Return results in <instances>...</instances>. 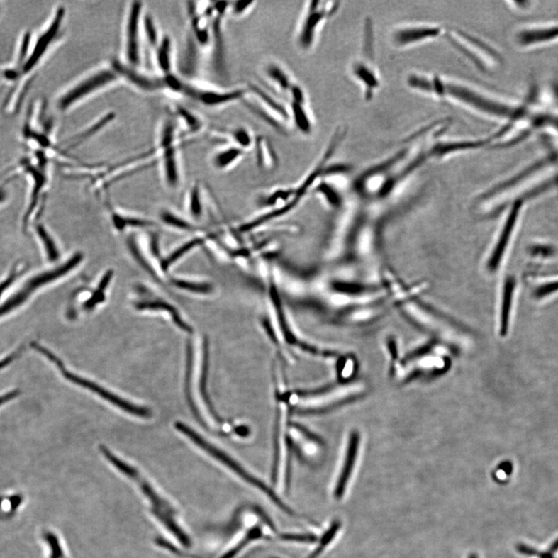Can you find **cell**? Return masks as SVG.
Instances as JSON below:
<instances>
[{
	"label": "cell",
	"mask_w": 558,
	"mask_h": 558,
	"mask_svg": "<svg viewBox=\"0 0 558 558\" xmlns=\"http://www.w3.org/2000/svg\"><path fill=\"white\" fill-rule=\"evenodd\" d=\"M279 538L281 540L298 543H314L316 541V537L312 535L281 534Z\"/></svg>",
	"instance_id": "cell-35"
},
{
	"label": "cell",
	"mask_w": 558,
	"mask_h": 558,
	"mask_svg": "<svg viewBox=\"0 0 558 558\" xmlns=\"http://www.w3.org/2000/svg\"><path fill=\"white\" fill-rule=\"evenodd\" d=\"M359 435L357 432H352L348 438L343 467L341 469L335 490V497L337 499L342 498L345 493L347 483L351 479L355 468L358 449H359Z\"/></svg>",
	"instance_id": "cell-16"
},
{
	"label": "cell",
	"mask_w": 558,
	"mask_h": 558,
	"mask_svg": "<svg viewBox=\"0 0 558 558\" xmlns=\"http://www.w3.org/2000/svg\"><path fill=\"white\" fill-rule=\"evenodd\" d=\"M6 197V194L3 190H0V202H2Z\"/></svg>",
	"instance_id": "cell-41"
},
{
	"label": "cell",
	"mask_w": 558,
	"mask_h": 558,
	"mask_svg": "<svg viewBox=\"0 0 558 558\" xmlns=\"http://www.w3.org/2000/svg\"><path fill=\"white\" fill-rule=\"evenodd\" d=\"M38 234L45 245L49 260L52 261L57 260L58 257V252L54 240L48 235L47 231L43 227L38 228Z\"/></svg>",
	"instance_id": "cell-33"
},
{
	"label": "cell",
	"mask_w": 558,
	"mask_h": 558,
	"mask_svg": "<svg viewBox=\"0 0 558 558\" xmlns=\"http://www.w3.org/2000/svg\"><path fill=\"white\" fill-rule=\"evenodd\" d=\"M228 136L232 145L244 150L245 152L255 146V138L252 132L245 127L231 130Z\"/></svg>",
	"instance_id": "cell-26"
},
{
	"label": "cell",
	"mask_w": 558,
	"mask_h": 558,
	"mask_svg": "<svg viewBox=\"0 0 558 558\" xmlns=\"http://www.w3.org/2000/svg\"><path fill=\"white\" fill-rule=\"evenodd\" d=\"M186 93L206 106L219 107L244 101L248 96V88L237 87L228 90L196 89L184 87ZM182 89V90H183Z\"/></svg>",
	"instance_id": "cell-14"
},
{
	"label": "cell",
	"mask_w": 558,
	"mask_h": 558,
	"mask_svg": "<svg viewBox=\"0 0 558 558\" xmlns=\"http://www.w3.org/2000/svg\"><path fill=\"white\" fill-rule=\"evenodd\" d=\"M319 193L323 196L325 201L333 207H337L341 204L340 196L335 189L328 185L326 182H322L318 187Z\"/></svg>",
	"instance_id": "cell-32"
},
{
	"label": "cell",
	"mask_w": 558,
	"mask_h": 558,
	"mask_svg": "<svg viewBox=\"0 0 558 558\" xmlns=\"http://www.w3.org/2000/svg\"><path fill=\"white\" fill-rule=\"evenodd\" d=\"M523 207V199H516L507 212L501 228L487 255L486 269L489 274H495L501 269L518 228Z\"/></svg>",
	"instance_id": "cell-9"
},
{
	"label": "cell",
	"mask_w": 558,
	"mask_h": 558,
	"mask_svg": "<svg viewBox=\"0 0 558 558\" xmlns=\"http://www.w3.org/2000/svg\"><path fill=\"white\" fill-rule=\"evenodd\" d=\"M136 308H138L140 311L143 310H150V311H167L172 316V320L177 325V326L181 328L182 330H184L187 333L193 332V329L189 325L183 321L181 318V316L178 313V311L174 309V308L169 305L167 303H164L162 301H150V302H141L136 305Z\"/></svg>",
	"instance_id": "cell-23"
},
{
	"label": "cell",
	"mask_w": 558,
	"mask_h": 558,
	"mask_svg": "<svg viewBox=\"0 0 558 558\" xmlns=\"http://www.w3.org/2000/svg\"><path fill=\"white\" fill-rule=\"evenodd\" d=\"M194 345H191V343L189 341L187 347L186 396H187L189 404L190 405L191 409H193L195 415L197 416L199 420L203 423V420L201 413H199V411L194 399L193 391H191V386H193L191 385V377H193V370H194Z\"/></svg>",
	"instance_id": "cell-25"
},
{
	"label": "cell",
	"mask_w": 558,
	"mask_h": 558,
	"mask_svg": "<svg viewBox=\"0 0 558 558\" xmlns=\"http://www.w3.org/2000/svg\"><path fill=\"white\" fill-rule=\"evenodd\" d=\"M101 451L108 462H110L114 467L125 474L131 480L138 483L141 493H144L146 498L151 505L152 511L157 520L162 522L166 528L172 532L182 545L189 547L190 539L184 531L179 527L176 516V510L169 503L166 499L162 498L160 493L150 484L140 472L132 467L131 465L122 461L121 458L115 456L109 449L105 446H101Z\"/></svg>",
	"instance_id": "cell-2"
},
{
	"label": "cell",
	"mask_w": 558,
	"mask_h": 558,
	"mask_svg": "<svg viewBox=\"0 0 558 558\" xmlns=\"http://www.w3.org/2000/svg\"><path fill=\"white\" fill-rule=\"evenodd\" d=\"M256 149L257 163L262 167L268 164L267 161H273L276 158L274 148L272 147L270 141L268 138L264 136H258L255 138V146Z\"/></svg>",
	"instance_id": "cell-27"
},
{
	"label": "cell",
	"mask_w": 558,
	"mask_h": 558,
	"mask_svg": "<svg viewBox=\"0 0 558 558\" xmlns=\"http://www.w3.org/2000/svg\"><path fill=\"white\" fill-rule=\"evenodd\" d=\"M111 116H106L105 118L102 119L101 121H99L97 123L94 124V126L91 127L87 131L83 132L82 135L77 138L79 143L81 140H84L87 138V136H91L95 134V133L98 132L99 130L103 128L105 125L111 121Z\"/></svg>",
	"instance_id": "cell-38"
},
{
	"label": "cell",
	"mask_w": 558,
	"mask_h": 558,
	"mask_svg": "<svg viewBox=\"0 0 558 558\" xmlns=\"http://www.w3.org/2000/svg\"><path fill=\"white\" fill-rule=\"evenodd\" d=\"M82 254H77L76 255H74L68 262H66L65 264L60 266V268H57V269L52 270L51 272L40 274L35 278L32 279L25 289H26L30 293L31 290L38 289L47 284V283L52 282L57 279L65 276V274H67L74 268H76L80 262H82Z\"/></svg>",
	"instance_id": "cell-20"
},
{
	"label": "cell",
	"mask_w": 558,
	"mask_h": 558,
	"mask_svg": "<svg viewBox=\"0 0 558 558\" xmlns=\"http://www.w3.org/2000/svg\"><path fill=\"white\" fill-rule=\"evenodd\" d=\"M245 154L244 150L230 145L216 152L213 158V162L216 169H228L240 161Z\"/></svg>",
	"instance_id": "cell-22"
},
{
	"label": "cell",
	"mask_w": 558,
	"mask_h": 558,
	"mask_svg": "<svg viewBox=\"0 0 558 558\" xmlns=\"http://www.w3.org/2000/svg\"><path fill=\"white\" fill-rule=\"evenodd\" d=\"M264 73L274 90L288 98L289 91L295 82L289 76L286 69L278 63L272 62L266 65Z\"/></svg>",
	"instance_id": "cell-19"
},
{
	"label": "cell",
	"mask_w": 558,
	"mask_h": 558,
	"mask_svg": "<svg viewBox=\"0 0 558 558\" xmlns=\"http://www.w3.org/2000/svg\"><path fill=\"white\" fill-rule=\"evenodd\" d=\"M33 347L38 350L41 354L46 356L48 359L52 362L60 370L62 376L67 380L74 383L77 386L93 391V393L101 396L105 401L111 403V404L120 408L121 410L127 412L130 414L138 416V418L148 419L152 418V412L148 408L133 404L126 399H123L118 396L111 393L109 390L96 384V382L86 379L84 378L77 376L65 369L63 362L55 356L52 352H49L45 347L40 346L36 343L33 344Z\"/></svg>",
	"instance_id": "cell-7"
},
{
	"label": "cell",
	"mask_w": 558,
	"mask_h": 558,
	"mask_svg": "<svg viewBox=\"0 0 558 558\" xmlns=\"http://www.w3.org/2000/svg\"><path fill=\"white\" fill-rule=\"evenodd\" d=\"M262 537V531L261 528L260 527H255L247 532L243 540H241L235 547L230 549L228 553L223 555L221 558H234L240 553L241 549H243L247 545L252 542V541Z\"/></svg>",
	"instance_id": "cell-29"
},
{
	"label": "cell",
	"mask_w": 558,
	"mask_h": 558,
	"mask_svg": "<svg viewBox=\"0 0 558 558\" xmlns=\"http://www.w3.org/2000/svg\"><path fill=\"white\" fill-rule=\"evenodd\" d=\"M163 147L164 148V166L166 178L171 185H174L177 184L179 177L176 150L172 145Z\"/></svg>",
	"instance_id": "cell-28"
},
{
	"label": "cell",
	"mask_w": 558,
	"mask_h": 558,
	"mask_svg": "<svg viewBox=\"0 0 558 558\" xmlns=\"http://www.w3.org/2000/svg\"><path fill=\"white\" fill-rule=\"evenodd\" d=\"M339 4L331 1L308 3L297 35V44L303 51H308L314 45L323 25L335 15L340 7Z\"/></svg>",
	"instance_id": "cell-12"
},
{
	"label": "cell",
	"mask_w": 558,
	"mask_h": 558,
	"mask_svg": "<svg viewBox=\"0 0 558 558\" xmlns=\"http://www.w3.org/2000/svg\"><path fill=\"white\" fill-rule=\"evenodd\" d=\"M365 26L364 51L361 58H357L351 65V73L355 81L362 87L366 102L371 101L376 95L381 85L379 69L374 62L373 30Z\"/></svg>",
	"instance_id": "cell-10"
},
{
	"label": "cell",
	"mask_w": 558,
	"mask_h": 558,
	"mask_svg": "<svg viewBox=\"0 0 558 558\" xmlns=\"http://www.w3.org/2000/svg\"><path fill=\"white\" fill-rule=\"evenodd\" d=\"M116 79H118V76L112 70L98 71L66 91L58 99L57 107L62 111H68L74 105L82 101L83 99L111 84Z\"/></svg>",
	"instance_id": "cell-13"
},
{
	"label": "cell",
	"mask_w": 558,
	"mask_h": 558,
	"mask_svg": "<svg viewBox=\"0 0 558 558\" xmlns=\"http://www.w3.org/2000/svg\"><path fill=\"white\" fill-rule=\"evenodd\" d=\"M191 211L195 216H199L201 213V202H199V191L195 188L191 194Z\"/></svg>",
	"instance_id": "cell-40"
},
{
	"label": "cell",
	"mask_w": 558,
	"mask_h": 558,
	"mask_svg": "<svg viewBox=\"0 0 558 558\" xmlns=\"http://www.w3.org/2000/svg\"><path fill=\"white\" fill-rule=\"evenodd\" d=\"M469 558H478L476 555L472 554Z\"/></svg>",
	"instance_id": "cell-42"
},
{
	"label": "cell",
	"mask_w": 558,
	"mask_h": 558,
	"mask_svg": "<svg viewBox=\"0 0 558 558\" xmlns=\"http://www.w3.org/2000/svg\"><path fill=\"white\" fill-rule=\"evenodd\" d=\"M203 242V240L201 238H196L193 240L189 241L187 244L183 245L181 247L177 250L176 252H173L168 258L166 260L163 264V268L167 269L169 268V266L172 264L174 262H176L179 258L182 257L186 253L189 252L190 250L194 248L195 247L201 245Z\"/></svg>",
	"instance_id": "cell-30"
},
{
	"label": "cell",
	"mask_w": 558,
	"mask_h": 558,
	"mask_svg": "<svg viewBox=\"0 0 558 558\" xmlns=\"http://www.w3.org/2000/svg\"><path fill=\"white\" fill-rule=\"evenodd\" d=\"M141 10H143V5L140 2L133 4L130 7L127 21L125 53L128 62L134 67L138 66L141 62Z\"/></svg>",
	"instance_id": "cell-15"
},
{
	"label": "cell",
	"mask_w": 558,
	"mask_h": 558,
	"mask_svg": "<svg viewBox=\"0 0 558 558\" xmlns=\"http://www.w3.org/2000/svg\"><path fill=\"white\" fill-rule=\"evenodd\" d=\"M413 296L397 301L401 309L412 320L450 344L461 347L470 345L471 340L464 332L423 302L413 298Z\"/></svg>",
	"instance_id": "cell-3"
},
{
	"label": "cell",
	"mask_w": 558,
	"mask_h": 558,
	"mask_svg": "<svg viewBox=\"0 0 558 558\" xmlns=\"http://www.w3.org/2000/svg\"><path fill=\"white\" fill-rule=\"evenodd\" d=\"M365 386L362 382H351L328 389L306 394H289V403L291 409L302 413L327 412L355 396L364 393Z\"/></svg>",
	"instance_id": "cell-5"
},
{
	"label": "cell",
	"mask_w": 558,
	"mask_h": 558,
	"mask_svg": "<svg viewBox=\"0 0 558 558\" xmlns=\"http://www.w3.org/2000/svg\"><path fill=\"white\" fill-rule=\"evenodd\" d=\"M46 540L52 548L51 558H66L57 537L52 535V532H48L46 535Z\"/></svg>",
	"instance_id": "cell-36"
},
{
	"label": "cell",
	"mask_w": 558,
	"mask_h": 558,
	"mask_svg": "<svg viewBox=\"0 0 558 558\" xmlns=\"http://www.w3.org/2000/svg\"><path fill=\"white\" fill-rule=\"evenodd\" d=\"M516 288H518V282L515 278L506 277L502 284L501 316H499V330L503 337L509 331Z\"/></svg>",
	"instance_id": "cell-17"
},
{
	"label": "cell",
	"mask_w": 558,
	"mask_h": 558,
	"mask_svg": "<svg viewBox=\"0 0 558 558\" xmlns=\"http://www.w3.org/2000/svg\"><path fill=\"white\" fill-rule=\"evenodd\" d=\"M174 427H176L177 430L179 432L182 433L183 435L193 441L199 448H201L205 452L213 457L214 459L237 474L240 479H243L245 482L248 483L249 485L257 489L262 491V493L267 496L281 511L286 513L289 515L293 514V510L281 501L272 488L266 485L262 480L257 479L252 474L247 471L242 465L235 460V458L231 457L226 452H223L220 448L208 442L206 439L199 435L194 430L189 428L188 425L182 422H177L174 424Z\"/></svg>",
	"instance_id": "cell-4"
},
{
	"label": "cell",
	"mask_w": 558,
	"mask_h": 558,
	"mask_svg": "<svg viewBox=\"0 0 558 558\" xmlns=\"http://www.w3.org/2000/svg\"><path fill=\"white\" fill-rule=\"evenodd\" d=\"M445 38L458 53L481 72H493L503 65V57L497 49L468 32L447 30Z\"/></svg>",
	"instance_id": "cell-6"
},
{
	"label": "cell",
	"mask_w": 558,
	"mask_h": 558,
	"mask_svg": "<svg viewBox=\"0 0 558 558\" xmlns=\"http://www.w3.org/2000/svg\"><path fill=\"white\" fill-rule=\"evenodd\" d=\"M162 219L165 223H167L172 225V226L178 228L184 229V230H191V228L194 229V228L191 227V225L189 224L187 222L182 221V219L177 218L176 216H174L168 213L163 214Z\"/></svg>",
	"instance_id": "cell-37"
},
{
	"label": "cell",
	"mask_w": 558,
	"mask_h": 558,
	"mask_svg": "<svg viewBox=\"0 0 558 558\" xmlns=\"http://www.w3.org/2000/svg\"><path fill=\"white\" fill-rule=\"evenodd\" d=\"M173 282L177 287L190 291L191 293L207 294L211 293L212 291L211 285L206 284V283H198L183 280H174Z\"/></svg>",
	"instance_id": "cell-31"
},
{
	"label": "cell",
	"mask_w": 558,
	"mask_h": 558,
	"mask_svg": "<svg viewBox=\"0 0 558 558\" xmlns=\"http://www.w3.org/2000/svg\"><path fill=\"white\" fill-rule=\"evenodd\" d=\"M515 47L523 52H534L558 45V21L524 23L513 33Z\"/></svg>",
	"instance_id": "cell-8"
},
{
	"label": "cell",
	"mask_w": 558,
	"mask_h": 558,
	"mask_svg": "<svg viewBox=\"0 0 558 558\" xmlns=\"http://www.w3.org/2000/svg\"><path fill=\"white\" fill-rule=\"evenodd\" d=\"M172 43L169 37H164L157 47L156 61L158 67L166 74H171L172 70Z\"/></svg>",
	"instance_id": "cell-24"
},
{
	"label": "cell",
	"mask_w": 558,
	"mask_h": 558,
	"mask_svg": "<svg viewBox=\"0 0 558 558\" xmlns=\"http://www.w3.org/2000/svg\"><path fill=\"white\" fill-rule=\"evenodd\" d=\"M255 1L230 2V12L235 16H241L251 11L255 6Z\"/></svg>",
	"instance_id": "cell-34"
},
{
	"label": "cell",
	"mask_w": 558,
	"mask_h": 558,
	"mask_svg": "<svg viewBox=\"0 0 558 558\" xmlns=\"http://www.w3.org/2000/svg\"><path fill=\"white\" fill-rule=\"evenodd\" d=\"M445 362L437 356L423 355L412 358L395 366V373L398 379L406 378L416 371L435 370L442 368Z\"/></svg>",
	"instance_id": "cell-18"
},
{
	"label": "cell",
	"mask_w": 558,
	"mask_h": 558,
	"mask_svg": "<svg viewBox=\"0 0 558 558\" xmlns=\"http://www.w3.org/2000/svg\"><path fill=\"white\" fill-rule=\"evenodd\" d=\"M289 111L290 119L297 130L303 135H311L313 124L306 103L289 101Z\"/></svg>",
	"instance_id": "cell-21"
},
{
	"label": "cell",
	"mask_w": 558,
	"mask_h": 558,
	"mask_svg": "<svg viewBox=\"0 0 558 558\" xmlns=\"http://www.w3.org/2000/svg\"><path fill=\"white\" fill-rule=\"evenodd\" d=\"M430 98L461 106L491 121L505 124L518 113L523 99L493 93L461 80L435 76Z\"/></svg>",
	"instance_id": "cell-1"
},
{
	"label": "cell",
	"mask_w": 558,
	"mask_h": 558,
	"mask_svg": "<svg viewBox=\"0 0 558 558\" xmlns=\"http://www.w3.org/2000/svg\"><path fill=\"white\" fill-rule=\"evenodd\" d=\"M447 28L440 24L424 22L404 23L390 33V43L394 48L403 50L420 46L445 38Z\"/></svg>",
	"instance_id": "cell-11"
},
{
	"label": "cell",
	"mask_w": 558,
	"mask_h": 558,
	"mask_svg": "<svg viewBox=\"0 0 558 558\" xmlns=\"http://www.w3.org/2000/svg\"><path fill=\"white\" fill-rule=\"evenodd\" d=\"M115 223L118 226H127V225H130V226H137V227H145L150 226L152 225L151 223L141 220L137 219H127V218H121L120 216H116L115 218Z\"/></svg>",
	"instance_id": "cell-39"
}]
</instances>
